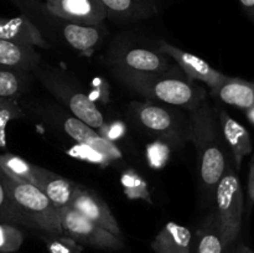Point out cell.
Masks as SVG:
<instances>
[{
    "instance_id": "obj_23",
    "label": "cell",
    "mask_w": 254,
    "mask_h": 253,
    "mask_svg": "<svg viewBox=\"0 0 254 253\" xmlns=\"http://www.w3.org/2000/svg\"><path fill=\"white\" fill-rule=\"evenodd\" d=\"M24 117L19 98H0V148H6V128L10 122Z\"/></svg>"
},
{
    "instance_id": "obj_31",
    "label": "cell",
    "mask_w": 254,
    "mask_h": 253,
    "mask_svg": "<svg viewBox=\"0 0 254 253\" xmlns=\"http://www.w3.org/2000/svg\"><path fill=\"white\" fill-rule=\"evenodd\" d=\"M226 253H254L248 246L243 245V243H238V245H233L230 250L226 251Z\"/></svg>"
},
{
    "instance_id": "obj_30",
    "label": "cell",
    "mask_w": 254,
    "mask_h": 253,
    "mask_svg": "<svg viewBox=\"0 0 254 253\" xmlns=\"http://www.w3.org/2000/svg\"><path fill=\"white\" fill-rule=\"evenodd\" d=\"M240 2L246 14L248 15V17L252 20L254 24V0H240Z\"/></svg>"
},
{
    "instance_id": "obj_27",
    "label": "cell",
    "mask_w": 254,
    "mask_h": 253,
    "mask_svg": "<svg viewBox=\"0 0 254 253\" xmlns=\"http://www.w3.org/2000/svg\"><path fill=\"white\" fill-rule=\"evenodd\" d=\"M0 222L20 226V220L15 210L12 208L11 203H10L6 190L1 183V179H0Z\"/></svg>"
},
{
    "instance_id": "obj_8",
    "label": "cell",
    "mask_w": 254,
    "mask_h": 253,
    "mask_svg": "<svg viewBox=\"0 0 254 253\" xmlns=\"http://www.w3.org/2000/svg\"><path fill=\"white\" fill-rule=\"evenodd\" d=\"M57 211L62 233L73 238L79 245L104 251H119L124 247L123 237L92 222L72 207H64Z\"/></svg>"
},
{
    "instance_id": "obj_5",
    "label": "cell",
    "mask_w": 254,
    "mask_h": 253,
    "mask_svg": "<svg viewBox=\"0 0 254 253\" xmlns=\"http://www.w3.org/2000/svg\"><path fill=\"white\" fill-rule=\"evenodd\" d=\"M40 83L66 107L72 116L93 129H99L104 124V116L96 102L82 91L73 76L61 68L52 66H39L34 69Z\"/></svg>"
},
{
    "instance_id": "obj_14",
    "label": "cell",
    "mask_w": 254,
    "mask_h": 253,
    "mask_svg": "<svg viewBox=\"0 0 254 253\" xmlns=\"http://www.w3.org/2000/svg\"><path fill=\"white\" fill-rule=\"evenodd\" d=\"M217 109L221 133H222L226 145H227L231 156H232L233 165H235L236 170H240L243 159L250 155L253 150L251 134L245 126L233 119L225 109Z\"/></svg>"
},
{
    "instance_id": "obj_7",
    "label": "cell",
    "mask_w": 254,
    "mask_h": 253,
    "mask_svg": "<svg viewBox=\"0 0 254 253\" xmlns=\"http://www.w3.org/2000/svg\"><path fill=\"white\" fill-rule=\"evenodd\" d=\"M215 211L218 216L226 251L237 241L242 230L245 195L235 165H230L215 191Z\"/></svg>"
},
{
    "instance_id": "obj_13",
    "label": "cell",
    "mask_w": 254,
    "mask_h": 253,
    "mask_svg": "<svg viewBox=\"0 0 254 253\" xmlns=\"http://www.w3.org/2000/svg\"><path fill=\"white\" fill-rule=\"evenodd\" d=\"M34 185L50 198L57 210L69 207L79 185L42 166L34 165Z\"/></svg>"
},
{
    "instance_id": "obj_4",
    "label": "cell",
    "mask_w": 254,
    "mask_h": 253,
    "mask_svg": "<svg viewBox=\"0 0 254 253\" xmlns=\"http://www.w3.org/2000/svg\"><path fill=\"white\" fill-rule=\"evenodd\" d=\"M0 179L7 197L20 220V226L35 228L40 233L61 235L59 211L50 198L31 183L17 181L0 170Z\"/></svg>"
},
{
    "instance_id": "obj_28",
    "label": "cell",
    "mask_w": 254,
    "mask_h": 253,
    "mask_svg": "<svg viewBox=\"0 0 254 253\" xmlns=\"http://www.w3.org/2000/svg\"><path fill=\"white\" fill-rule=\"evenodd\" d=\"M98 130L99 135L106 138L107 140L113 141V143L116 139L122 138L124 135V133H126V128H124V126L121 122H113V123L108 124L104 123Z\"/></svg>"
},
{
    "instance_id": "obj_6",
    "label": "cell",
    "mask_w": 254,
    "mask_h": 253,
    "mask_svg": "<svg viewBox=\"0 0 254 253\" xmlns=\"http://www.w3.org/2000/svg\"><path fill=\"white\" fill-rule=\"evenodd\" d=\"M17 4L37 27L47 26L52 30L60 29V35L64 44L79 54L91 56L103 41V34L99 29L101 25H83L62 19L50 12L41 1Z\"/></svg>"
},
{
    "instance_id": "obj_1",
    "label": "cell",
    "mask_w": 254,
    "mask_h": 253,
    "mask_svg": "<svg viewBox=\"0 0 254 253\" xmlns=\"http://www.w3.org/2000/svg\"><path fill=\"white\" fill-rule=\"evenodd\" d=\"M191 124L190 141L197 154L198 179L206 202L215 198V191L223 174L232 165L230 150L221 133L217 109L208 101L189 112Z\"/></svg>"
},
{
    "instance_id": "obj_10",
    "label": "cell",
    "mask_w": 254,
    "mask_h": 253,
    "mask_svg": "<svg viewBox=\"0 0 254 253\" xmlns=\"http://www.w3.org/2000/svg\"><path fill=\"white\" fill-rule=\"evenodd\" d=\"M159 51L164 54L165 56L170 57L176 62L181 71L185 73L188 78L191 81L201 82V83L206 84L210 88L211 93L225 81L227 76L223 74L222 72L217 71L216 68L211 67L205 60L201 57L196 56V55L190 54L188 51L179 49V47L174 46V45L169 44L168 41L161 40L159 42Z\"/></svg>"
},
{
    "instance_id": "obj_32",
    "label": "cell",
    "mask_w": 254,
    "mask_h": 253,
    "mask_svg": "<svg viewBox=\"0 0 254 253\" xmlns=\"http://www.w3.org/2000/svg\"><path fill=\"white\" fill-rule=\"evenodd\" d=\"M245 113H246V117H247V119L250 121V123L254 126V103L247 109V111H245Z\"/></svg>"
},
{
    "instance_id": "obj_29",
    "label": "cell",
    "mask_w": 254,
    "mask_h": 253,
    "mask_svg": "<svg viewBox=\"0 0 254 253\" xmlns=\"http://www.w3.org/2000/svg\"><path fill=\"white\" fill-rule=\"evenodd\" d=\"M247 196H248V207L254 205V153L250 163V173H248L247 183Z\"/></svg>"
},
{
    "instance_id": "obj_11",
    "label": "cell",
    "mask_w": 254,
    "mask_h": 253,
    "mask_svg": "<svg viewBox=\"0 0 254 253\" xmlns=\"http://www.w3.org/2000/svg\"><path fill=\"white\" fill-rule=\"evenodd\" d=\"M44 6L56 16L83 25H102L107 11L99 0H44Z\"/></svg>"
},
{
    "instance_id": "obj_2",
    "label": "cell",
    "mask_w": 254,
    "mask_h": 253,
    "mask_svg": "<svg viewBox=\"0 0 254 253\" xmlns=\"http://www.w3.org/2000/svg\"><path fill=\"white\" fill-rule=\"evenodd\" d=\"M112 73L124 86L151 101L168 106L195 111L207 101V91L185 76L180 67H171L164 73H136L112 68Z\"/></svg>"
},
{
    "instance_id": "obj_18",
    "label": "cell",
    "mask_w": 254,
    "mask_h": 253,
    "mask_svg": "<svg viewBox=\"0 0 254 253\" xmlns=\"http://www.w3.org/2000/svg\"><path fill=\"white\" fill-rule=\"evenodd\" d=\"M107 16L124 21L148 19L158 12L155 0H99Z\"/></svg>"
},
{
    "instance_id": "obj_33",
    "label": "cell",
    "mask_w": 254,
    "mask_h": 253,
    "mask_svg": "<svg viewBox=\"0 0 254 253\" xmlns=\"http://www.w3.org/2000/svg\"><path fill=\"white\" fill-rule=\"evenodd\" d=\"M16 2H32V1H44V0H14Z\"/></svg>"
},
{
    "instance_id": "obj_12",
    "label": "cell",
    "mask_w": 254,
    "mask_h": 253,
    "mask_svg": "<svg viewBox=\"0 0 254 253\" xmlns=\"http://www.w3.org/2000/svg\"><path fill=\"white\" fill-rule=\"evenodd\" d=\"M69 207L76 210L77 212H79L92 222L106 228L109 232L114 233L119 237H123L121 226L112 213L108 203L96 191L79 186Z\"/></svg>"
},
{
    "instance_id": "obj_20",
    "label": "cell",
    "mask_w": 254,
    "mask_h": 253,
    "mask_svg": "<svg viewBox=\"0 0 254 253\" xmlns=\"http://www.w3.org/2000/svg\"><path fill=\"white\" fill-rule=\"evenodd\" d=\"M197 253H226L221 223L215 208L206 215L197 231Z\"/></svg>"
},
{
    "instance_id": "obj_26",
    "label": "cell",
    "mask_w": 254,
    "mask_h": 253,
    "mask_svg": "<svg viewBox=\"0 0 254 253\" xmlns=\"http://www.w3.org/2000/svg\"><path fill=\"white\" fill-rule=\"evenodd\" d=\"M41 236L50 253H82L83 251L82 245L64 233L61 235L41 233Z\"/></svg>"
},
{
    "instance_id": "obj_19",
    "label": "cell",
    "mask_w": 254,
    "mask_h": 253,
    "mask_svg": "<svg viewBox=\"0 0 254 253\" xmlns=\"http://www.w3.org/2000/svg\"><path fill=\"white\" fill-rule=\"evenodd\" d=\"M41 62L40 54L30 46L12 44L0 39V64L32 72Z\"/></svg>"
},
{
    "instance_id": "obj_9",
    "label": "cell",
    "mask_w": 254,
    "mask_h": 253,
    "mask_svg": "<svg viewBox=\"0 0 254 253\" xmlns=\"http://www.w3.org/2000/svg\"><path fill=\"white\" fill-rule=\"evenodd\" d=\"M112 68L126 69L136 73H164L173 67L169 57L158 49L148 47H122L109 57Z\"/></svg>"
},
{
    "instance_id": "obj_17",
    "label": "cell",
    "mask_w": 254,
    "mask_h": 253,
    "mask_svg": "<svg viewBox=\"0 0 254 253\" xmlns=\"http://www.w3.org/2000/svg\"><path fill=\"white\" fill-rule=\"evenodd\" d=\"M211 94L222 103L247 111L254 103V82L227 76Z\"/></svg>"
},
{
    "instance_id": "obj_16",
    "label": "cell",
    "mask_w": 254,
    "mask_h": 253,
    "mask_svg": "<svg viewBox=\"0 0 254 253\" xmlns=\"http://www.w3.org/2000/svg\"><path fill=\"white\" fill-rule=\"evenodd\" d=\"M154 253H191L192 235L188 227L176 222H168L150 245Z\"/></svg>"
},
{
    "instance_id": "obj_25",
    "label": "cell",
    "mask_w": 254,
    "mask_h": 253,
    "mask_svg": "<svg viewBox=\"0 0 254 253\" xmlns=\"http://www.w3.org/2000/svg\"><path fill=\"white\" fill-rule=\"evenodd\" d=\"M24 238V233L16 225L0 222V253L17 252Z\"/></svg>"
},
{
    "instance_id": "obj_24",
    "label": "cell",
    "mask_w": 254,
    "mask_h": 253,
    "mask_svg": "<svg viewBox=\"0 0 254 253\" xmlns=\"http://www.w3.org/2000/svg\"><path fill=\"white\" fill-rule=\"evenodd\" d=\"M122 185H123L124 192L129 198L133 200H143L151 202L150 193H149L148 184L146 181L134 170L124 171L122 175Z\"/></svg>"
},
{
    "instance_id": "obj_3",
    "label": "cell",
    "mask_w": 254,
    "mask_h": 253,
    "mask_svg": "<svg viewBox=\"0 0 254 253\" xmlns=\"http://www.w3.org/2000/svg\"><path fill=\"white\" fill-rule=\"evenodd\" d=\"M127 118L136 129L155 136L168 145L183 148L190 141V117L176 107L149 101H133L127 109Z\"/></svg>"
},
{
    "instance_id": "obj_22",
    "label": "cell",
    "mask_w": 254,
    "mask_h": 253,
    "mask_svg": "<svg viewBox=\"0 0 254 253\" xmlns=\"http://www.w3.org/2000/svg\"><path fill=\"white\" fill-rule=\"evenodd\" d=\"M0 170L17 181L34 184V164L11 153L0 154Z\"/></svg>"
},
{
    "instance_id": "obj_21",
    "label": "cell",
    "mask_w": 254,
    "mask_h": 253,
    "mask_svg": "<svg viewBox=\"0 0 254 253\" xmlns=\"http://www.w3.org/2000/svg\"><path fill=\"white\" fill-rule=\"evenodd\" d=\"M29 71L0 64V98H21L30 88Z\"/></svg>"
},
{
    "instance_id": "obj_15",
    "label": "cell",
    "mask_w": 254,
    "mask_h": 253,
    "mask_svg": "<svg viewBox=\"0 0 254 253\" xmlns=\"http://www.w3.org/2000/svg\"><path fill=\"white\" fill-rule=\"evenodd\" d=\"M0 39L34 49L50 47L46 37L25 14L14 17H0Z\"/></svg>"
}]
</instances>
